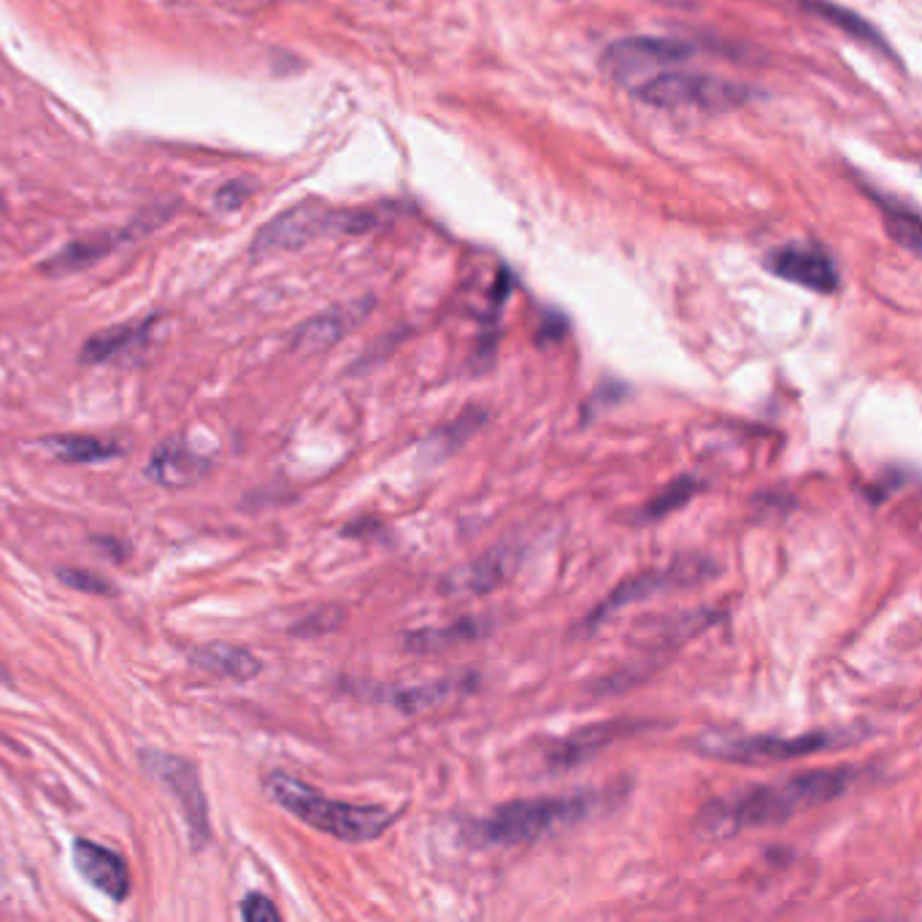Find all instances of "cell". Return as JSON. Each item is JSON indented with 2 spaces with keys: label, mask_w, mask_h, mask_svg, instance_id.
Here are the masks:
<instances>
[{
  "label": "cell",
  "mask_w": 922,
  "mask_h": 922,
  "mask_svg": "<svg viewBox=\"0 0 922 922\" xmlns=\"http://www.w3.org/2000/svg\"><path fill=\"white\" fill-rule=\"evenodd\" d=\"M860 779L858 769H820L806 771L782 782L758 784L734 799H723L704 809V823L709 831L739 833L760 825H779L795 814L817 809L847 793Z\"/></svg>",
  "instance_id": "1"
},
{
  "label": "cell",
  "mask_w": 922,
  "mask_h": 922,
  "mask_svg": "<svg viewBox=\"0 0 922 922\" xmlns=\"http://www.w3.org/2000/svg\"><path fill=\"white\" fill-rule=\"evenodd\" d=\"M263 788L279 806L288 809L293 817L306 823L308 828L323 831L327 836L349 844L373 842L401 814L384 806H357V803L325 799L317 790L303 784L301 779L288 777L284 771L268 773Z\"/></svg>",
  "instance_id": "2"
},
{
  "label": "cell",
  "mask_w": 922,
  "mask_h": 922,
  "mask_svg": "<svg viewBox=\"0 0 922 922\" xmlns=\"http://www.w3.org/2000/svg\"><path fill=\"white\" fill-rule=\"evenodd\" d=\"M593 795L576 793L561 799H528L498 806L487 817L466 825V838L476 847H517L557 833L590 817Z\"/></svg>",
  "instance_id": "3"
},
{
  "label": "cell",
  "mask_w": 922,
  "mask_h": 922,
  "mask_svg": "<svg viewBox=\"0 0 922 922\" xmlns=\"http://www.w3.org/2000/svg\"><path fill=\"white\" fill-rule=\"evenodd\" d=\"M382 223L371 208H333L323 200H303L254 236L252 252H293L323 236H360Z\"/></svg>",
  "instance_id": "4"
},
{
  "label": "cell",
  "mask_w": 922,
  "mask_h": 922,
  "mask_svg": "<svg viewBox=\"0 0 922 922\" xmlns=\"http://www.w3.org/2000/svg\"><path fill=\"white\" fill-rule=\"evenodd\" d=\"M636 98L641 104L665 111L695 109L704 111V115H725V111L741 109L744 104H749L752 93L744 85L719 79V76L671 70V74H658L641 87H636Z\"/></svg>",
  "instance_id": "5"
},
{
  "label": "cell",
  "mask_w": 922,
  "mask_h": 922,
  "mask_svg": "<svg viewBox=\"0 0 922 922\" xmlns=\"http://www.w3.org/2000/svg\"><path fill=\"white\" fill-rule=\"evenodd\" d=\"M858 736L844 730H812L801 736H704L701 752L709 758L739 766H773L784 760H799L806 755L853 744Z\"/></svg>",
  "instance_id": "6"
},
{
  "label": "cell",
  "mask_w": 922,
  "mask_h": 922,
  "mask_svg": "<svg viewBox=\"0 0 922 922\" xmlns=\"http://www.w3.org/2000/svg\"><path fill=\"white\" fill-rule=\"evenodd\" d=\"M141 763L174 793L182 806L184 823H187L189 844L193 849H204L211 842V823H208V803L198 769L187 758L163 752V749H141Z\"/></svg>",
  "instance_id": "7"
},
{
  "label": "cell",
  "mask_w": 922,
  "mask_h": 922,
  "mask_svg": "<svg viewBox=\"0 0 922 922\" xmlns=\"http://www.w3.org/2000/svg\"><path fill=\"white\" fill-rule=\"evenodd\" d=\"M695 50L684 41L658 39V35H633V39L615 41L600 57L606 74L617 82H633L644 74H654L660 68L680 65L693 57Z\"/></svg>",
  "instance_id": "8"
},
{
  "label": "cell",
  "mask_w": 922,
  "mask_h": 922,
  "mask_svg": "<svg viewBox=\"0 0 922 922\" xmlns=\"http://www.w3.org/2000/svg\"><path fill=\"white\" fill-rule=\"evenodd\" d=\"M158 217V211H149L147 217L133 219V225H128V228L122 230H106V234H95L79 238V241H70L68 247H63L59 252L52 254V258H46L44 263H41V271L50 273V276H68V273L85 271V268L100 263L106 254L117 252L119 247L133 241L135 236L147 234L154 223H160Z\"/></svg>",
  "instance_id": "9"
},
{
  "label": "cell",
  "mask_w": 922,
  "mask_h": 922,
  "mask_svg": "<svg viewBox=\"0 0 922 922\" xmlns=\"http://www.w3.org/2000/svg\"><path fill=\"white\" fill-rule=\"evenodd\" d=\"M769 271L784 282L799 284L812 293L831 295L838 290V271L817 243H788L769 258Z\"/></svg>",
  "instance_id": "10"
},
{
  "label": "cell",
  "mask_w": 922,
  "mask_h": 922,
  "mask_svg": "<svg viewBox=\"0 0 922 922\" xmlns=\"http://www.w3.org/2000/svg\"><path fill=\"white\" fill-rule=\"evenodd\" d=\"M74 866L89 888L104 892L115 903H122L130 896L128 863L115 849L79 838L74 842Z\"/></svg>",
  "instance_id": "11"
},
{
  "label": "cell",
  "mask_w": 922,
  "mask_h": 922,
  "mask_svg": "<svg viewBox=\"0 0 922 922\" xmlns=\"http://www.w3.org/2000/svg\"><path fill=\"white\" fill-rule=\"evenodd\" d=\"M701 574H704V565L680 563V565H671V568H663V571H652V574L633 576V579H628L625 585L617 587V590L604 600V606H600V609L593 611L590 625L609 620L615 611H620V609H625V606L636 604V600H644L647 595L660 593V590H671V587H680V585H690L693 579H701Z\"/></svg>",
  "instance_id": "12"
},
{
  "label": "cell",
  "mask_w": 922,
  "mask_h": 922,
  "mask_svg": "<svg viewBox=\"0 0 922 922\" xmlns=\"http://www.w3.org/2000/svg\"><path fill=\"white\" fill-rule=\"evenodd\" d=\"M211 471V460L189 449L182 438H169L152 452L147 463V476L160 487H189Z\"/></svg>",
  "instance_id": "13"
},
{
  "label": "cell",
  "mask_w": 922,
  "mask_h": 922,
  "mask_svg": "<svg viewBox=\"0 0 922 922\" xmlns=\"http://www.w3.org/2000/svg\"><path fill=\"white\" fill-rule=\"evenodd\" d=\"M371 306L373 301H355L347 303V306H336L330 312L317 314V317L297 327L293 347L301 349V352H323V349L341 341L357 323H362L366 314L371 312Z\"/></svg>",
  "instance_id": "14"
},
{
  "label": "cell",
  "mask_w": 922,
  "mask_h": 922,
  "mask_svg": "<svg viewBox=\"0 0 922 922\" xmlns=\"http://www.w3.org/2000/svg\"><path fill=\"white\" fill-rule=\"evenodd\" d=\"M195 669L206 671V674L219 676V680H234V682H249L260 674V660L254 658L252 652L243 650V647L225 644V641H211V644L198 647L193 654H189Z\"/></svg>",
  "instance_id": "15"
},
{
  "label": "cell",
  "mask_w": 922,
  "mask_h": 922,
  "mask_svg": "<svg viewBox=\"0 0 922 922\" xmlns=\"http://www.w3.org/2000/svg\"><path fill=\"white\" fill-rule=\"evenodd\" d=\"M803 9L812 11V14H817L820 20L831 22L833 28H838L842 33H847L849 39L866 44L868 50L882 52V55H888L892 63H898V57L892 55V50H890L888 41H885V35L879 33V30L874 28L871 22L863 20L858 11H849V9H844V6L831 3V0H803Z\"/></svg>",
  "instance_id": "16"
},
{
  "label": "cell",
  "mask_w": 922,
  "mask_h": 922,
  "mask_svg": "<svg viewBox=\"0 0 922 922\" xmlns=\"http://www.w3.org/2000/svg\"><path fill=\"white\" fill-rule=\"evenodd\" d=\"M636 725L633 723H600V725H590V728L579 730V734L568 736V739L557 744L555 749H552V763L557 766H574V763H582L585 758H590V755L598 752L600 747H606L609 741L620 739V736L628 734V730H633Z\"/></svg>",
  "instance_id": "17"
},
{
  "label": "cell",
  "mask_w": 922,
  "mask_h": 922,
  "mask_svg": "<svg viewBox=\"0 0 922 922\" xmlns=\"http://www.w3.org/2000/svg\"><path fill=\"white\" fill-rule=\"evenodd\" d=\"M154 323H158V317L147 319V323H139V325H117V327H106V330L95 333L93 338H87L85 349H82V360L109 362L111 357L130 352L133 347L144 344V338L149 336V327H152Z\"/></svg>",
  "instance_id": "18"
},
{
  "label": "cell",
  "mask_w": 922,
  "mask_h": 922,
  "mask_svg": "<svg viewBox=\"0 0 922 922\" xmlns=\"http://www.w3.org/2000/svg\"><path fill=\"white\" fill-rule=\"evenodd\" d=\"M44 446L65 463H104L122 455V446L119 444L104 442V438L95 436H74V433L44 438Z\"/></svg>",
  "instance_id": "19"
},
{
  "label": "cell",
  "mask_w": 922,
  "mask_h": 922,
  "mask_svg": "<svg viewBox=\"0 0 922 922\" xmlns=\"http://www.w3.org/2000/svg\"><path fill=\"white\" fill-rule=\"evenodd\" d=\"M481 633H485V628H479V622L476 620H468V622L452 625V628L420 630V633L409 636L406 647L414 652H438V650H444V647L460 644V641L476 639V636H481Z\"/></svg>",
  "instance_id": "20"
},
{
  "label": "cell",
  "mask_w": 922,
  "mask_h": 922,
  "mask_svg": "<svg viewBox=\"0 0 922 922\" xmlns=\"http://www.w3.org/2000/svg\"><path fill=\"white\" fill-rule=\"evenodd\" d=\"M882 208H885V219H888L890 236L896 238L901 247H907L909 252L918 254L920 241H922V225H920L918 208L903 206V204H885V200H882Z\"/></svg>",
  "instance_id": "21"
},
{
  "label": "cell",
  "mask_w": 922,
  "mask_h": 922,
  "mask_svg": "<svg viewBox=\"0 0 922 922\" xmlns=\"http://www.w3.org/2000/svg\"><path fill=\"white\" fill-rule=\"evenodd\" d=\"M452 682H438V684H425V687H395L390 693H379V698H384L387 704H392L395 709H427L433 704H442L444 698H449Z\"/></svg>",
  "instance_id": "22"
},
{
  "label": "cell",
  "mask_w": 922,
  "mask_h": 922,
  "mask_svg": "<svg viewBox=\"0 0 922 922\" xmlns=\"http://www.w3.org/2000/svg\"><path fill=\"white\" fill-rule=\"evenodd\" d=\"M695 490H698V485H695V479H690V476L687 479H676L674 485L665 487L654 501L644 506V514L641 517H644V520H660V517L671 514V511L687 503L690 498L695 496Z\"/></svg>",
  "instance_id": "23"
},
{
  "label": "cell",
  "mask_w": 922,
  "mask_h": 922,
  "mask_svg": "<svg viewBox=\"0 0 922 922\" xmlns=\"http://www.w3.org/2000/svg\"><path fill=\"white\" fill-rule=\"evenodd\" d=\"M57 576H59V582H63L65 587H70V590L93 593V595H115L117 593V587L111 585V582H106L100 574H93V571L59 568Z\"/></svg>",
  "instance_id": "24"
},
{
  "label": "cell",
  "mask_w": 922,
  "mask_h": 922,
  "mask_svg": "<svg viewBox=\"0 0 922 922\" xmlns=\"http://www.w3.org/2000/svg\"><path fill=\"white\" fill-rule=\"evenodd\" d=\"M241 918L247 922H279V909L260 892H249L241 901Z\"/></svg>",
  "instance_id": "25"
},
{
  "label": "cell",
  "mask_w": 922,
  "mask_h": 922,
  "mask_svg": "<svg viewBox=\"0 0 922 922\" xmlns=\"http://www.w3.org/2000/svg\"><path fill=\"white\" fill-rule=\"evenodd\" d=\"M252 195V182H241V178H236V182L225 184L223 189L217 193V206L223 208H238L243 204V200Z\"/></svg>",
  "instance_id": "26"
},
{
  "label": "cell",
  "mask_w": 922,
  "mask_h": 922,
  "mask_svg": "<svg viewBox=\"0 0 922 922\" xmlns=\"http://www.w3.org/2000/svg\"><path fill=\"white\" fill-rule=\"evenodd\" d=\"M6 676H9V674H6V669H3V665H0V682H3Z\"/></svg>",
  "instance_id": "27"
}]
</instances>
